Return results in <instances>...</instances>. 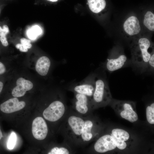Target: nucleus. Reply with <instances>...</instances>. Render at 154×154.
Returning <instances> with one entry per match:
<instances>
[{"label": "nucleus", "mask_w": 154, "mask_h": 154, "mask_svg": "<svg viewBox=\"0 0 154 154\" xmlns=\"http://www.w3.org/2000/svg\"><path fill=\"white\" fill-rule=\"evenodd\" d=\"M89 8L93 13H98L104 9L106 5L105 0H87Z\"/></svg>", "instance_id": "17"}, {"label": "nucleus", "mask_w": 154, "mask_h": 154, "mask_svg": "<svg viewBox=\"0 0 154 154\" xmlns=\"http://www.w3.org/2000/svg\"><path fill=\"white\" fill-rule=\"evenodd\" d=\"M1 5H0V13H1Z\"/></svg>", "instance_id": "31"}, {"label": "nucleus", "mask_w": 154, "mask_h": 154, "mask_svg": "<svg viewBox=\"0 0 154 154\" xmlns=\"http://www.w3.org/2000/svg\"><path fill=\"white\" fill-rule=\"evenodd\" d=\"M93 126V123L91 121L85 120L83 131L80 137L83 141H88L92 139L93 135L92 129Z\"/></svg>", "instance_id": "16"}, {"label": "nucleus", "mask_w": 154, "mask_h": 154, "mask_svg": "<svg viewBox=\"0 0 154 154\" xmlns=\"http://www.w3.org/2000/svg\"><path fill=\"white\" fill-rule=\"evenodd\" d=\"M124 30L128 35L132 36L140 32L141 28L139 21L135 16H131L126 19L123 25Z\"/></svg>", "instance_id": "12"}, {"label": "nucleus", "mask_w": 154, "mask_h": 154, "mask_svg": "<svg viewBox=\"0 0 154 154\" xmlns=\"http://www.w3.org/2000/svg\"><path fill=\"white\" fill-rule=\"evenodd\" d=\"M66 107L64 102L60 100L52 102L43 111L42 115L46 120L51 122L57 121L64 115Z\"/></svg>", "instance_id": "4"}, {"label": "nucleus", "mask_w": 154, "mask_h": 154, "mask_svg": "<svg viewBox=\"0 0 154 154\" xmlns=\"http://www.w3.org/2000/svg\"><path fill=\"white\" fill-rule=\"evenodd\" d=\"M17 86L12 92L13 96L16 98L24 96L27 91L31 89L33 87V83L30 81L21 77L16 81Z\"/></svg>", "instance_id": "9"}, {"label": "nucleus", "mask_w": 154, "mask_h": 154, "mask_svg": "<svg viewBox=\"0 0 154 154\" xmlns=\"http://www.w3.org/2000/svg\"><path fill=\"white\" fill-rule=\"evenodd\" d=\"M9 30L7 25H4L2 27L0 26V41L1 43L7 42L6 35L9 33Z\"/></svg>", "instance_id": "20"}, {"label": "nucleus", "mask_w": 154, "mask_h": 154, "mask_svg": "<svg viewBox=\"0 0 154 154\" xmlns=\"http://www.w3.org/2000/svg\"><path fill=\"white\" fill-rule=\"evenodd\" d=\"M6 71V68L4 65L0 62V74H3Z\"/></svg>", "instance_id": "27"}, {"label": "nucleus", "mask_w": 154, "mask_h": 154, "mask_svg": "<svg viewBox=\"0 0 154 154\" xmlns=\"http://www.w3.org/2000/svg\"><path fill=\"white\" fill-rule=\"evenodd\" d=\"M15 47L17 49H19L20 51L23 52H27L28 51V49L24 46L22 44H17Z\"/></svg>", "instance_id": "26"}, {"label": "nucleus", "mask_w": 154, "mask_h": 154, "mask_svg": "<svg viewBox=\"0 0 154 154\" xmlns=\"http://www.w3.org/2000/svg\"><path fill=\"white\" fill-rule=\"evenodd\" d=\"M116 146L111 135H106L100 137L95 143L94 149L96 151L104 153L114 149Z\"/></svg>", "instance_id": "7"}, {"label": "nucleus", "mask_w": 154, "mask_h": 154, "mask_svg": "<svg viewBox=\"0 0 154 154\" xmlns=\"http://www.w3.org/2000/svg\"><path fill=\"white\" fill-rule=\"evenodd\" d=\"M111 135L114 140L116 147L119 149L123 150L126 147L127 145L125 141L129 137L128 132L121 129H114L112 130Z\"/></svg>", "instance_id": "10"}, {"label": "nucleus", "mask_w": 154, "mask_h": 154, "mask_svg": "<svg viewBox=\"0 0 154 154\" xmlns=\"http://www.w3.org/2000/svg\"><path fill=\"white\" fill-rule=\"evenodd\" d=\"M17 137L16 134L14 132H12L10 136L7 144L8 148L10 149L14 147L16 143Z\"/></svg>", "instance_id": "22"}, {"label": "nucleus", "mask_w": 154, "mask_h": 154, "mask_svg": "<svg viewBox=\"0 0 154 154\" xmlns=\"http://www.w3.org/2000/svg\"><path fill=\"white\" fill-rule=\"evenodd\" d=\"M51 64V61L48 57L42 56L37 62L35 66L36 71L40 75L45 76L48 72Z\"/></svg>", "instance_id": "14"}, {"label": "nucleus", "mask_w": 154, "mask_h": 154, "mask_svg": "<svg viewBox=\"0 0 154 154\" xmlns=\"http://www.w3.org/2000/svg\"><path fill=\"white\" fill-rule=\"evenodd\" d=\"M124 110L120 113L121 117L131 122L137 121L138 117L137 113L133 110L131 104L128 102H121Z\"/></svg>", "instance_id": "15"}, {"label": "nucleus", "mask_w": 154, "mask_h": 154, "mask_svg": "<svg viewBox=\"0 0 154 154\" xmlns=\"http://www.w3.org/2000/svg\"><path fill=\"white\" fill-rule=\"evenodd\" d=\"M3 83L2 82L0 81V94L3 89Z\"/></svg>", "instance_id": "28"}, {"label": "nucleus", "mask_w": 154, "mask_h": 154, "mask_svg": "<svg viewBox=\"0 0 154 154\" xmlns=\"http://www.w3.org/2000/svg\"><path fill=\"white\" fill-rule=\"evenodd\" d=\"M3 137V136L2 132L1 130L0 126V140L1 139L2 137Z\"/></svg>", "instance_id": "29"}, {"label": "nucleus", "mask_w": 154, "mask_h": 154, "mask_svg": "<svg viewBox=\"0 0 154 154\" xmlns=\"http://www.w3.org/2000/svg\"><path fill=\"white\" fill-rule=\"evenodd\" d=\"M41 32V30L39 27L37 26H34L31 28V31L29 32V36L31 39H33V38L40 35Z\"/></svg>", "instance_id": "23"}, {"label": "nucleus", "mask_w": 154, "mask_h": 154, "mask_svg": "<svg viewBox=\"0 0 154 154\" xmlns=\"http://www.w3.org/2000/svg\"><path fill=\"white\" fill-rule=\"evenodd\" d=\"M48 1H50L52 2H56L58 0H47Z\"/></svg>", "instance_id": "30"}, {"label": "nucleus", "mask_w": 154, "mask_h": 154, "mask_svg": "<svg viewBox=\"0 0 154 154\" xmlns=\"http://www.w3.org/2000/svg\"><path fill=\"white\" fill-rule=\"evenodd\" d=\"M32 133L34 137L38 140H42L46 137L48 132L46 123L41 117H38L33 121Z\"/></svg>", "instance_id": "6"}, {"label": "nucleus", "mask_w": 154, "mask_h": 154, "mask_svg": "<svg viewBox=\"0 0 154 154\" xmlns=\"http://www.w3.org/2000/svg\"><path fill=\"white\" fill-rule=\"evenodd\" d=\"M128 61L125 54L114 53L107 58L104 64L103 67L109 72H112L125 66Z\"/></svg>", "instance_id": "5"}, {"label": "nucleus", "mask_w": 154, "mask_h": 154, "mask_svg": "<svg viewBox=\"0 0 154 154\" xmlns=\"http://www.w3.org/2000/svg\"><path fill=\"white\" fill-rule=\"evenodd\" d=\"M74 93V102L75 109L81 114H86L88 111V104L91 103V99L85 95Z\"/></svg>", "instance_id": "11"}, {"label": "nucleus", "mask_w": 154, "mask_h": 154, "mask_svg": "<svg viewBox=\"0 0 154 154\" xmlns=\"http://www.w3.org/2000/svg\"><path fill=\"white\" fill-rule=\"evenodd\" d=\"M20 42L27 49L30 48L32 47L31 41L25 38H22L20 39Z\"/></svg>", "instance_id": "25"}, {"label": "nucleus", "mask_w": 154, "mask_h": 154, "mask_svg": "<svg viewBox=\"0 0 154 154\" xmlns=\"http://www.w3.org/2000/svg\"><path fill=\"white\" fill-rule=\"evenodd\" d=\"M132 52V63L141 73L147 71L148 63L151 53L148 51L151 47L150 40L146 38H140Z\"/></svg>", "instance_id": "1"}, {"label": "nucleus", "mask_w": 154, "mask_h": 154, "mask_svg": "<svg viewBox=\"0 0 154 154\" xmlns=\"http://www.w3.org/2000/svg\"><path fill=\"white\" fill-rule=\"evenodd\" d=\"M96 73H92L81 81L70 84L68 89L74 93L85 95L91 99L95 87Z\"/></svg>", "instance_id": "3"}, {"label": "nucleus", "mask_w": 154, "mask_h": 154, "mask_svg": "<svg viewBox=\"0 0 154 154\" xmlns=\"http://www.w3.org/2000/svg\"><path fill=\"white\" fill-rule=\"evenodd\" d=\"M69 150L64 147H55L52 148L48 154H68Z\"/></svg>", "instance_id": "21"}, {"label": "nucleus", "mask_w": 154, "mask_h": 154, "mask_svg": "<svg viewBox=\"0 0 154 154\" xmlns=\"http://www.w3.org/2000/svg\"><path fill=\"white\" fill-rule=\"evenodd\" d=\"M154 68V54L151 52V55L148 63L147 71L153 72Z\"/></svg>", "instance_id": "24"}, {"label": "nucleus", "mask_w": 154, "mask_h": 154, "mask_svg": "<svg viewBox=\"0 0 154 154\" xmlns=\"http://www.w3.org/2000/svg\"><path fill=\"white\" fill-rule=\"evenodd\" d=\"M146 116L148 122L151 124H154V103L148 106L146 109Z\"/></svg>", "instance_id": "19"}, {"label": "nucleus", "mask_w": 154, "mask_h": 154, "mask_svg": "<svg viewBox=\"0 0 154 154\" xmlns=\"http://www.w3.org/2000/svg\"><path fill=\"white\" fill-rule=\"evenodd\" d=\"M68 122L73 133L76 136L81 137L83 131L85 120L80 117L72 115L69 117Z\"/></svg>", "instance_id": "13"}, {"label": "nucleus", "mask_w": 154, "mask_h": 154, "mask_svg": "<svg viewBox=\"0 0 154 154\" xmlns=\"http://www.w3.org/2000/svg\"><path fill=\"white\" fill-rule=\"evenodd\" d=\"M144 25L150 31H154V15L151 11H147L145 14L143 20Z\"/></svg>", "instance_id": "18"}, {"label": "nucleus", "mask_w": 154, "mask_h": 154, "mask_svg": "<svg viewBox=\"0 0 154 154\" xmlns=\"http://www.w3.org/2000/svg\"><path fill=\"white\" fill-rule=\"evenodd\" d=\"M23 101H19L15 97L10 99L1 104L0 109L3 112L7 114L11 113L21 110L25 106Z\"/></svg>", "instance_id": "8"}, {"label": "nucleus", "mask_w": 154, "mask_h": 154, "mask_svg": "<svg viewBox=\"0 0 154 154\" xmlns=\"http://www.w3.org/2000/svg\"><path fill=\"white\" fill-rule=\"evenodd\" d=\"M111 100L112 97L107 82L104 77L96 73L95 87L91 103L100 105L108 104Z\"/></svg>", "instance_id": "2"}]
</instances>
